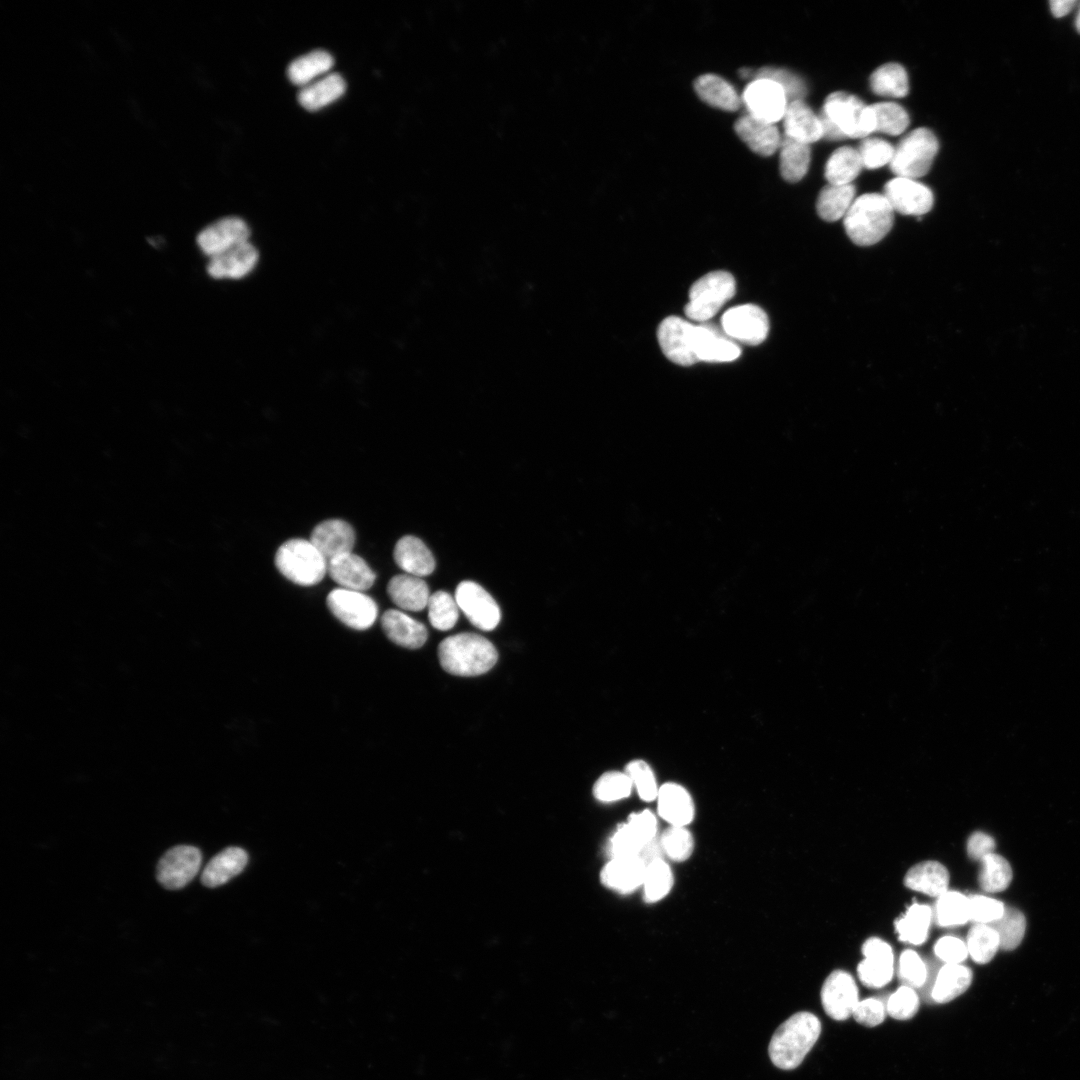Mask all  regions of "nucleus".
I'll return each mask as SVG.
<instances>
[{
    "instance_id": "14",
    "label": "nucleus",
    "mask_w": 1080,
    "mask_h": 1080,
    "mask_svg": "<svg viewBox=\"0 0 1080 1080\" xmlns=\"http://www.w3.org/2000/svg\"><path fill=\"white\" fill-rule=\"evenodd\" d=\"M459 609L480 630L491 631L500 621L501 612L493 597L473 581L461 582L455 592Z\"/></svg>"
},
{
    "instance_id": "38",
    "label": "nucleus",
    "mask_w": 1080,
    "mask_h": 1080,
    "mask_svg": "<svg viewBox=\"0 0 1080 1080\" xmlns=\"http://www.w3.org/2000/svg\"><path fill=\"white\" fill-rule=\"evenodd\" d=\"M779 149V170L782 178L790 183L800 181L809 168V145L785 136Z\"/></svg>"
},
{
    "instance_id": "12",
    "label": "nucleus",
    "mask_w": 1080,
    "mask_h": 1080,
    "mask_svg": "<svg viewBox=\"0 0 1080 1080\" xmlns=\"http://www.w3.org/2000/svg\"><path fill=\"white\" fill-rule=\"evenodd\" d=\"M721 328L735 342L758 345L768 335L769 320L759 306L743 304L732 307L723 314Z\"/></svg>"
},
{
    "instance_id": "48",
    "label": "nucleus",
    "mask_w": 1080,
    "mask_h": 1080,
    "mask_svg": "<svg viewBox=\"0 0 1080 1080\" xmlns=\"http://www.w3.org/2000/svg\"><path fill=\"white\" fill-rule=\"evenodd\" d=\"M632 788L633 784L625 772L608 771L594 783L593 795L600 802L611 803L627 798Z\"/></svg>"
},
{
    "instance_id": "35",
    "label": "nucleus",
    "mask_w": 1080,
    "mask_h": 1080,
    "mask_svg": "<svg viewBox=\"0 0 1080 1080\" xmlns=\"http://www.w3.org/2000/svg\"><path fill=\"white\" fill-rule=\"evenodd\" d=\"M933 918V910L930 906L913 903L895 921V930L899 940L912 945L923 944L928 937Z\"/></svg>"
},
{
    "instance_id": "9",
    "label": "nucleus",
    "mask_w": 1080,
    "mask_h": 1080,
    "mask_svg": "<svg viewBox=\"0 0 1080 1080\" xmlns=\"http://www.w3.org/2000/svg\"><path fill=\"white\" fill-rule=\"evenodd\" d=\"M657 838V819L648 810L634 812L627 821L617 827L609 839L610 858L639 856L642 850Z\"/></svg>"
},
{
    "instance_id": "51",
    "label": "nucleus",
    "mask_w": 1080,
    "mask_h": 1080,
    "mask_svg": "<svg viewBox=\"0 0 1080 1080\" xmlns=\"http://www.w3.org/2000/svg\"><path fill=\"white\" fill-rule=\"evenodd\" d=\"M898 976L903 985L913 989L923 987L929 976V969L921 956L912 949L902 951L898 961Z\"/></svg>"
},
{
    "instance_id": "19",
    "label": "nucleus",
    "mask_w": 1080,
    "mask_h": 1080,
    "mask_svg": "<svg viewBox=\"0 0 1080 1080\" xmlns=\"http://www.w3.org/2000/svg\"><path fill=\"white\" fill-rule=\"evenodd\" d=\"M695 349L698 361L720 363L736 360L741 349L722 328L700 323L695 327Z\"/></svg>"
},
{
    "instance_id": "15",
    "label": "nucleus",
    "mask_w": 1080,
    "mask_h": 1080,
    "mask_svg": "<svg viewBox=\"0 0 1080 1080\" xmlns=\"http://www.w3.org/2000/svg\"><path fill=\"white\" fill-rule=\"evenodd\" d=\"M883 195L894 212L908 216H922L934 203L932 191L915 179L896 177L884 186Z\"/></svg>"
},
{
    "instance_id": "45",
    "label": "nucleus",
    "mask_w": 1080,
    "mask_h": 1080,
    "mask_svg": "<svg viewBox=\"0 0 1080 1080\" xmlns=\"http://www.w3.org/2000/svg\"><path fill=\"white\" fill-rule=\"evenodd\" d=\"M659 841L663 855L674 862L688 860L694 851V837L686 826H669Z\"/></svg>"
},
{
    "instance_id": "41",
    "label": "nucleus",
    "mask_w": 1080,
    "mask_h": 1080,
    "mask_svg": "<svg viewBox=\"0 0 1080 1080\" xmlns=\"http://www.w3.org/2000/svg\"><path fill=\"white\" fill-rule=\"evenodd\" d=\"M933 917L941 927H954L967 923L969 918V896L959 891L947 890L937 897Z\"/></svg>"
},
{
    "instance_id": "6",
    "label": "nucleus",
    "mask_w": 1080,
    "mask_h": 1080,
    "mask_svg": "<svg viewBox=\"0 0 1080 1080\" xmlns=\"http://www.w3.org/2000/svg\"><path fill=\"white\" fill-rule=\"evenodd\" d=\"M735 291L736 283L732 274L727 271L709 272L691 286L685 314L693 321L704 323L717 314Z\"/></svg>"
},
{
    "instance_id": "60",
    "label": "nucleus",
    "mask_w": 1080,
    "mask_h": 1080,
    "mask_svg": "<svg viewBox=\"0 0 1080 1080\" xmlns=\"http://www.w3.org/2000/svg\"><path fill=\"white\" fill-rule=\"evenodd\" d=\"M1075 26H1076L1077 31L1080 33V7H1079V10H1078V13H1077V16H1076Z\"/></svg>"
},
{
    "instance_id": "47",
    "label": "nucleus",
    "mask_w": 1080,
    "mask_h": 1080,
    "mask_svg": "<svg viewBox=\"0 0 1080 1080\" xmlns=\"http://www.w3.org/2000/svg\"><path fill=\"white\" fill-rule=\"evenodd\" d=\"M427 608L429 621L437 630L447 631L455 626L459 617V607L455 598L448 592L436 591L430 595Z\"/></svg>"
},
{
    "instance_id": "27",
    "label": "nucleus",
    "mask_w": 1080,
    "mask_h": 1080,
    "mask_svg": "<svg viewBox=\"0 0 1080 1080\" xmlns=\"http://www.w3.org/2000/svg\"><path fill=\"white\" fill-rule=\"evenodd\" d=\"M783 121L786 137L808 145L823 137L819 116L803 100L788 103Z\"/></svg>"
},
{
    "instance_id": "36",
    "label": "nucleus",
    "mask_w": 1080,
    "mask_h": 1080,
    "mask_svg": "<svg viewBox=\"0 0 1080 1080\" xmlns=\"http://www.w3.org/2000/svg\"><path fill=\"white\" fill-rule=\"evenodd\" d=\"M333 64L330 53L314 50L292 61L287 74L292 83L303 87L328 74Z\"/></svg>"
},
{
    "instance_id": "28",
    "label": "nucleus",
    "mask_w": 1080,
    "mask_h": 1080,
    "mask_svg": "<svg viewBox=\"0 0 1080 1080\" xmlns=\"http://www.w3.org/2000/svg\"><path fill=\"white\" fill-rule=\"evenodd\" d=\"M396 564L407 574L423 577L435 569V559L429 548L418 537L406 535L400 538L393 551Z\"/></svg>"
},
{
    "instance_id": "43",
    "label": "nucleus",
    "mask_w": 1080,
    "mask_h": 1080,
    "mask_svg": "<svg viewBox=\"0 0 1080 1080\" xmlns=\"http://www.w3.org/2000/svg\"><path fill=\"white\" fill-rule=\"evenodd\" d=\"M980 862L978 881L983 890L996 893L1009 886L1012 880V869L1004 857L993 852Z\"/></svg>"
},
{
    "instance_id": "20",
    "label": "nucleus",
    "mask_w": 1080,
    "mask_h": 1080,
    "mask_svg": "<svg viewBox=\"0 0 1080 1080\" xmlns=\"http://www.w3.org/2000/svg\"><path fill=\"white\" fill-rule=\"evenodd\" d=\"M645 869L640 856L614 857L601 869L600 880L606 888L627 895L642 887Z\"/></svg>"
},
{
    "instance_id": "50",
    "label": "nucleus",
    "mask_w": 1080,
    "mask_h": 1080,
    "mask_svg": "<svg viewBox=\"0 0 1080 1080\" xmlns=\"http://www.w3.org/2000/svg\"><path fill=\"white\" fill-rule=\"evenodd\" d=\"M768 79L779 84L786 93L788 103L803 100L807 93L805 82L795 73L776 67H763L754 71L753 79Z\"/></svg>"
},
{
    "instance_id": "55",
    "label": "nucleus",
    "mask_w": 1080,
    "mask_h": 1080,
    "mask_svg": "<svg viewBox=\"0 0 1080 1080\" xmlns=\"http://www.w3.org/2000/svg\"><path fill=\"white\" fill-rule=\"evenodd\" d=\"M1005 910L999 900L983 895L969 896V918L975 924L990 925L998 920Z\"/></svg>"
},
{
    "instance_id": "59",
    "label": "nucleus",
    "mask_w": 1080,
    "mask_h": 1080,
    "mask_svg": "<svg viewBox=\"0 0 1080 1080\" xmlns=\"http://www.w3.org/2000/svg\"><path fill=\"white\" fill-rule=\"evenodd\" d=\"M1076 0H1052L1049 2L1052 14L1055 17H1062L1069 13L1071 9L1076 5Z\"/></svg>"
},
{
    "instance_id": "10",
    "label": "nucleus",
    "mask_w": 1080,
    "mask_h": 1080,
    "mask_svg": "<svg viewBox=\"0 0 1080 1080\" xmlns=\"http://www.w3.org/2000/svg\"><path fill=\"white\" fill-rule=\"evenodd\" d=\"M695 327L677 316L662 320L657 330V338L664 355L673 363L690 366L698 361L695 349Z\"/></svg>"
},
{
    "instance_id": "2",
    "label": "nucleus",
    "mask_w": 1080,
    "mask_h": 1080,
    "mask_svg": "<svg viewBox=\"0 0 1080 1080\" xmlns=\"http://www.w3.org/2000/svg\"><path fill=\"white\" fill-rule=\"evenodd\" d=\"M821 1022L813 1013L802 1011L789 1017L774 1032L769 1055L772 1063L783 1070L798 1067L817 1042Z\"/></svg>"
},
{
    "instance_id": "52",
    "label": "nucleus",
    "mask_w": 1080,
    "mask_h": 1080,
    "mask_svg": "<svg viewBox=\"0 0 1080 1080\" xmlns=\"http://www.w3.org/2000/svg\"><path fill=\"white\" fill-rule=\"evenodd\" d=\"M624 772L629 776L633 787L643 801L651 802L657 798L659 787L654 772L647 762L640 759L632 760L626 765Z\"/></svg>"
},
{
    "instance_id": "33",
    "label": "nucleus",
    "mask_w": 1080,
    "mask_h": 1080,
    "mask_svg": "<svg viewBox=\"0 0 1080 1080\" xmlns=\"http://www.w3.org/2000/svg\"><path fill=\"white\" fill-rule=\"evenodd\" d=\"M972 982L971 970L963 964H944L937 972L931 987L936 1003H947L963 994Z\"/></svg>"
},
{
    "instance_id": "31",
    "label": "nucleus",
    "mask_w": 1080,
    "mask_h": 1080,
    "mask_svg": "<svg viewBox=\"0 0 1080 1080\" xmlns=\"http://www.w3.org/2000/svg\"><path fill=\"white\" fill-rule=\"evenodd\" d=\"M247 861L248 855L245 850L239 847H228L215 855L205 866L201 881L206 887L221 886L240 874Z\"/></svg>"
},
{
    "instance_id": "58",
    "label": "nucleus",
    "mask_w": 1080,
    "mask_h": 1080,
    "mask_svg": "<svg viewBox=\"0 0 1080 1080\" xmlns=\"http://www.w3.org/2000/svg\"><path fill=\"white\" fill-rule=\"evenodd\" d=\"M994 848V839L983 832H974L967 841V853L973 860L981 861L984 857L993 853Z\"/></svg>"
},
{
    "instance_id": "56",
    "label": "nucleus",
    "mask_w": 1080,
    "mask_h": 1080,
    "mask_svg": "<svg viewBox=\"0 0 1080 1080\" xmlns=\"http://www.w3.org/2000/svg\"><path fill=\"white\" fill-rule=\"evenodd\" d=\"M934 953L944 964H962L969 955L966 942L952 935L939 938L934 944Z\"/></svg>"
},
{
    "instance_id": "17",
    "label": "nucleus",
    "mask_w": 1080,
    "mask_h": 1080,
    "mask_svg": "<svg viewBox=\"0 0 1080 1080\" xmlns=\"http://www.w3.org/2000/svg\"><path fill=\"white\" fill-rule=\"evenodd\" d=\"M863 960L857 973L860 981L870 988H881L888 984L894 974V953L886 941L871 937L862 946Z\"/></svg>"
},
{
    "instance_id": "26",
    "label": "nucleus",
    "mask_w": 1080,
    "mask_h": 1080,
    "mask_svg": "<svg viewBox=\"0 0 1080 1080\" xmlns=\"http://www.w3.org/2000/svg\"><path fill=\"white\" fill-rule=\"evenodd\" d=\"M381 627L390 641L408 649L420 648L428 637L421 622L397 609H389L382 615Z\"/></svg>"
},
{
    "instance_id": "49",
    "label": "nucleus",
    "mask_w": 1080,
    "mask_h": 1080,
    "mask_svg": "<svg viewBox=\"0 0 1080 1080\" xmlns=\"http://www.w3.org/2000/svg\"><path fill=\"white\" fill-rule=\"evenodd\" d=\"M876 121L875 131L892 136L900 135L908 127L910 119L906 110L894 102L871 105Z\"/></svg>"
},
{
    "instance_id": "53",
    "label": "nucleus",
    "mask_w": 1080,
    "mask_h": 1080,
    "mask_svg": "<svg viewBox=\"0 0 1080 1080\" xmlns=\"http://www.w3.org/2000/svg\"><path fill=\"white\" fill-rule=\"evenodd\" d=\"M919 1009V997L915 990L902 985L893 992L886 1003L889 1016L897 1020L911 1019Z\"/></svg>"
},
{
    "instance_id": "37",
    "label": "nucleus",
    "mask_w": 1080,
    "mask_h": 1080,
    "mask_svg": "<svg viewBox=\"0 0 1080 1080\" xmlns=\"http://www.w3.org/2000/svg\"><path fill=\"white\" fill-rule=\"evenodd\" d=\"M855 200L853 184L824 186L817 198L816 210L820 218L834 222L844 218Z\"/></svg>"
},
{
    "instance_id": "21",
    "label": "nucleus",
    "mask_w": 1080,
    "mask_h": 1080,
    "mask_svg": "<svg viewBox=\"0 0 1080 1080\" xmlns=\"http://www.w3.org/2000/svg\"><path fill=\"white\" fill-rule=\"evenodd\" d=\"M355 539V531L348 522L341 519H328L313 528L309 540L326 560L330 561L352 552Z\"/></svg>"
},
{
    "instance_id": "57",
    "label": "nucleus",
    "mask_w": 1080,
    "mask_h": 1080,
    "mask_svg": "<svg viewBox=\"0 0 1080 1080\" xmlns=\"http://www.w3.org/2000/svg\"><path fill=\"white\" fill-rule=\"evenodd\" d=\"M886 1013V1005L879 998L870 997L859 1000L852 1016L858 1023L874 1027L884 1021Z\"/></svg>"
},
{
    "instance_id": "7",
    "label": "nucleus",
    "mask_w": 1080,
    "mask_h": 1080,
    "mask_svg": "<svg viewBox=\"0 0 1080 1080\" xmlns=\"http://www.w3.org/2000/svg\"><path fill=\"white\" fill-rule=\"evenodd\" d=\"M939 143L928 128H917L908 133L897 145L890 169L897 177L916 179L930 170L938 152Z\"/></svg>"
},
{
    "instance_id": "40",
    "label": "nucleus",
    "mask_w": 1080,
    "mask_h": 1080,
    "mask_svg": "<svg viewBox=\"0 0 1080 1080\" xmlns=\"http://www.w3.org/2000/svg\"><path fill=\"white\" fill-rule=\"evenodd\" d=\"M870 88L879 96L901 98L908 94V75L898 63H886L870 76Z\"/></svg>"
},
{
    "instance_id": "42",
    "label": "nucleus",
    "mask_w": 1080,
    "mask_h": 1080,
    "mask_svg": "<svg viewBox=\"0 0 1080 1080\" xmlns=\"http://www.w3.org/2000/svg\"><path fill=\"white\" fill-rule=\"evenodd\" d=\"M674 876L670 865L663 859L646 864L643 879V898L646 903H656L665 898L673 888Z\"/></svg>"
},
{
    "instance_id": "8",
    "label": "nucleus",
    "mask_w": 1080,
    "mask_h": 1080,
    "mask_svg": "<svg viewBox=\"0 0 1080 1080\" xmlns=\"http://www.w3.org/2000/svg\"><path fill=\"white\" fill-rule=\"evenodd\" d=\"M326 603L335 618L357 631L372 627L378 616L376 602L362 591L338 587L330 591Z\"/></svg>"
},
{
    "instance_id": "54",
    "label": "nucleus",
    "mask_w": 1080,
    "mask_h": 1080,
    "mask_svg": "<svg viewBox=\"0 0 1080 1080\" xmlns=\"http://www.w3.org/2000/svg\"><path fill=\"white\" fill-rule=\"evenodd\" d=\"M895 148L887 141L880 138H866L859 145V155L863 167L867 169L880 168L890 163Z\"/></svg>"
},
{
    "instance_id": "39",
    "label": "nucleus",
    "mask_w": 1080,
    "mask_h": 1080,
    "mask_svg": "<svg viewBox=\"0 0 1080 1080\" xmlns=\"http://www.w3.org/2000/svg\"><path fill=\"white\" fill-rule=\"evenodd\" d=\"M862 168L858 150L843 146L836 149L828 158L825 165V178L829 184H851Z\"/></svg>"
},
{
    "instance_id": "22",
    "label": "nucleus",
    "mask_w": 1080,
    "mask_h": 1080,
    "mask_svg": "<svg viewBox=\"0 0 1080 1080\" xmlns=\"http://www.w3.org/2000/svg\"><path fill=\"white\" fill-rule=\"evenodd\" d=\"M327 573L339 587L362 592L371 588L376 579L367 562L353 552L328 561Z\"/></svg>"
},
{
    "instance_id": "3",
    "label": "nucleus",
    "mask_w": 1080,
    "mask_h": 1080,
    "mask_svg": "<svg viewBox=\"0 0 1080 1080\" xmlns=\"http://www.w3.org/2000/svg\"><path fill=\"white\" fill-rule=\"evenodd\" d=\"M442 668L456 676H477L489 671L497 662L495 646L485 637L460 633L445 638L438 647Z\"/></svg>"
},
{
    "instance_id": "25",
    "label": "nucleus",
    "mask_w": 1080,
    "mask_h": 1080,
    "mask_svg": "<svg viewBox=\"0 0 1080 1080\" xmlns=\"http://www.w3.org/2000/svg\"><path fill=\"white\" fill-rule=\"evenodd\" d=\"M734 129L738 137L758 155L771 156L780 148L782 138L775 124L745 114L735 122Z\"/></svg>"
},
{
    "instance_id": "30",
    "label": "nucleus",
    "mask_w": 1080,
    "mask_h": 1080,
    "mask_svg": "<svg viewBox=\"0 0 1080 1080\" xmlns=\"http://www.w3.org/2000/svg\"><path fill=\"white\" fill-rule=\"evenodd\" d=\"M949 872L940 862L926 860L912 866L904 877L907 888L931 897H939L948 890Z\"/></svg>"
},
{
    "instance_id": "23",
    "label": "nucleus",
    "mask_w": 1080,
    "mask_h": 1080,
    "mask_svg": "<svg viewBox=\"0 0 1080 1080\" xmlns=\"http://www.w3.org/2000/svg\"><path fill=\"white\" fill-rule=\"evenodd\" d=\"M659 816L670 826L689 825L695 817V805L690 793L680 784L668 782L659 787L657 795Z\"/></svg>"
},
{
    "instance_id": "11",
    "label": "nucleus",
    "mask_w": 1080,
    "mask_h": 1080,
    "mask_svg": "<svg viewBox=\"0 0 1080 1080\" xmlns=\"http://www.w3.org/2000/svg\"><path fill=\"white\" fill-rule=\"evenodd\" d=\"M742 101L752 117L775 124L783 119L788 99L783 88L768 79H753L744 89Z\"/></svg>"
},
{
    "instance_id": "13",
    "label": "nucleus",
    "mask_w": 1080,
    "mask_h": 1080,
    "mask_svg": "<svg viewBox=\"0 0 1080 1080\" xmlns=\"http://www.w3.org/2000/svg\"><path fill=\"white\" fill-rule=\"evenodd\" d=\"M201 862L202 855L196 847L190 845L172 847L158 862L157 880L166 889H181L197 875Z\"/></svg>"
},
{
    "instance_id": "16",
    "label": "nucleus",
    "mask_w": 1080,
    "mask_h": 1080,
    "mask_svg": "<svg viewBox=\"0 0 1080 1080\" xmlns=\"http://www.w3.org/2000/svg\"><path fill=\"white\" fill-rule=\"evenodd\" d=\"M821 1002L826 1014L834 1020L843 1021L852 1016L859 998L851 974L844 970L831 972L823 983Z\"/></svg>"
},
{
    "instance_id": "24",
    "label": "nucleus",
    "mask_w": 1080,
    "mask_h": 1080,
    "mask_svg": "<svg viewBox=\"0 0 1080 1080\" xmlns=\"http://www.w3.org/2000/svg\"><path fill=\"white\" fill-rule=\"evenodd\" d=\"M257 260L258 252L256 248L247 241L211 257L207 265V272L215 279H239L254 269Z\"/></svg>"
},
{
    "instance_id": "4",
    "label": "nucleus",
    "mask_w": 1080,
    "mask_h": 1080,
    "mask_svg": "<svg viewBox=\"0 0 1080 1080\" xmlns=\"http://www.w3.org/2000/svg\"><path fill=\"white\" fill-rule=\"evenodd\" d=\"M843 223L847 236L854 244L871 246L891 230L894 210L883 194L866 193L854 200Z\"/></svg>"
},
{
    "instance_id": "44",
    "label": "nucleus",
    "mask_w": 1080,
    "mask_h": 1080,
    "mask_svg": "<svg viewBox=\"0 0 1080 1080\" xmlns=\"http://www.w3.org/2000/svg\"><path fill=\"white\" fill-rule=\"evenodd\" d=\"M966 945L969 956L978 964L988 963L1000 948L996 930L987 924H975L968 932Z\"/></svg>"
},
{
    "instance_id": "46",
    "label": "nucleus",
    "mask_w": 1080,
    "mask_h": 1080,
    "mask_svg": "<svg viewBox=\"0 0 1080 1080\" xmlns=\"http://www.w3.org/2000/svg\"><path fill=\"white\" fill-rule=\"evenodd\" d=\"M997 932L1000 948L1013 950L1021 943L1026 929L1023 913L1015 908H1006L1002 916L990 924Z\"/></svg>"
},
{
    "instance_id": "18",
    "label": "nucleus",
    "mask_w": 1080,
    "mask_h": 1080,
    "mask_svg": "<svg viewBox=\"0 0 1080 1080\" xmlns=\"http://www.w3.org/2000/svg\"><path fill=\"white\" fill-rule=\"evenodd\" d=\"M250 230L238 217L221 218L208 225L197 236V243L209 258L247 242Z\"/></svg>"
},
{
    "instance_id": "32",
    "label": "nucleus",
    "mask_w": 1080,
    "mask_h": 1080,
    "mask_svg": "<svg viewBox=\"0 0 1080 1080\" xmlns=\"http://www.w3.org/2000/svg\"><path fill=\"white\" fill-rule=\"evenodd\" d=\"M345 89L346 84L341 75L328 73L301 87L298 92V101L305 109L316 111L339 99Z\"/></svg>"
},
{
    "instance_id": "1",
    "label": "nucleus",
    "mask_w": 1080,
    "mask_h": 1080,
    "mask_svg": "<svg viewBox=\"0 0 1080 1080\" xmlns=\"http://www.w3.org/2000/svg\"><path fill=\"white\" fill-rule=\"evenodd\" d=\"M823 137L830 140L864 138L875 132L876 121L871 105L843 91L829 94L819 115Z\"/></svg>"
},
{
    "instance_id": "34",
    "label": "nucleus",
    "mask_w": 1080,
    "mask_h": 1080,
    "mask_svg": "<svg viewBox=\"0 0 1080 1080\" xmlns=\"http://www.w3.org/2000/svg\"><path fill=\"white\" fill-rule=\"evenodd\" d=\"M694 89L700 99L712 107L736 111L741 105V99L734 87L718 75L699 76L694 82Z\"/></svg>"
},
{
    "instance_id": "29",
    "label": "nucleus",
    "mask_w": 1080,
    "mask_h": 1080,
    "mask_svg": "<svg viewBox=\"0 0 1080 1080\" xmlns=\"http://www.w3.org/2000/svg\"><path fill=\"white\" fill-rule=\"evenodd\" d=\"M391 601L404 611L418 612L427 607L430 595L426 582L418 576L399 574L387 584Z\"/></svg>"
},
{
    "instance_id": "5",
    "label": "nucleus",
    "mask_w": 1080,
    "mask_h": 1080,
    "mask_svg": "<svg viewBox=\"0 0 1080 1080\" xmlns=\"http://www.w3.org/2000/svg\"><path fill=\"white\" fill-rule=\"evenodd\" d=\"M274 563L286 579L300 586L318 584L328 569V561L315 545L301 538L290 539L280 545Z\"/></svg>"
}]
</instances>
